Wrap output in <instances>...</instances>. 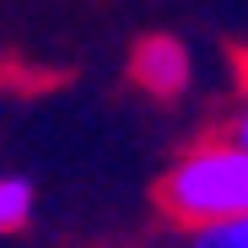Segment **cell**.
Returning a JSON list of instances; mask_svg holds the SVG:
<instances>
[{"label": "cell", "instance_id": "cell-1", "mask_svg": "<svg viewBox=\"0 0 248 248\" xmlns=\"http://www.w3.org/2000/svg\"><path fill=\"white\" fill-rule=\"evenodd\" d=\"M156 211L184 232L248 216V146L232 130L189 140L156 178Z\"/></svg>", "mask_w": 248, "mask_h": 248}, {"label": "cell", "instance_id": "cell-2", "mask_svg": "<svg viewBox=\"0 0 248 248\" xmlns=\"http://www.w3.org/2000/svg\"><path fill=\"white\" fill-rule=\"evenodd\" d=\"M130 81L156 97V103H178L189 87H194V54L184 38L173 32H146L140 44L130 49Z\"/></svg>", "mask_w": 248, "mask_h": 248}, {"label": "cell", "instance_id": "cell-3", "mask_svg": "<svg viewBox=\"0 0 248 248\" xmlns=\"http://www.w3.org/2000/svg\"><path fill=\"white\" fill-rule=\"evenodd\" d=\"M32 211H38V189H32L27 178L6 173V178H0V237L22 232V227L32 221Z\"/></svg>", "mask_w": 248, "mask_h": 248}, {"label": "cell", "instance_id": "cell-4", "mask_svg": "<svg viewBox=\"0 0 248 248\" xmlns=\"http://www.w3.org/2000/svg\"><path fill=\"white\" fill-rule=\"evenodd\" d=\"M189 248H248V216L205 227V232H189Z\"/></svg>", "mask_w": 248, "mask_h": 248}, {"label": "cell", "instance_id": "cell-5", "mask_svg": "<svg viewBox=\"0 0 248 248\" xmlns=\"http://www.w3.org/2000/svg\"><path fill=\"white\" fill-rule=\"evenodd\" d=\"M243 65H248V54H243ZM232 135L248 146V70H243V103H237V113H232Z\"/></svg>", "mask_w": 248, "mask_h": 248}]
</instances>
